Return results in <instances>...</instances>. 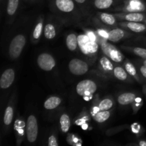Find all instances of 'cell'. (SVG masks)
<instances>
[{"label":"cell","instance_id":"obj_18","mask_svg":"<svg viewBox=\"0 0 146 146\" xmlns=\"http://www.w3.org/2000/svg\"><path fill=\"white\" fill-rule=\"evenodd\" d=\"M14 131L17 145L20 146L22 143L24 135H26V123L21 117H19L15 120L14 124Z\"/></svg>","mask_w":146,"mask_h":146},{"label":"cell","instance_id":"obj_46","mask_svg":"<svg viewBox=\"0 0 146 146\" xmlns=\"http://www.w3.org/2000/svg\"><path fill=\"white\" fill-rule=\"evenodd\" d=\"M1 1H3V0H1Z\"/></svg>","mask_w":146,"mask_h":146},{"label":"cell","instance_id":"obj_4","mask_svg":"<svg viewBox=\"0 0 146 146\" xmlns=\"http://www.w3.org/2000/svg\"><path fill=\"white\" fill-rule=\"evenodd\" d=\"M103 54L111 58L115 64H123L125 56L118 48L110 43L108 40L102 39L98 43Z\"/></svg>","mask_w":146,"mask_h":146},{"label":"cell","instance_id":"obj_42","mask_svg":"<svg viewBox=\"0 0 146 146\" xmlns=\"http://www.w3.org/2000/svg\"><path fill=\"white\" fill-rule=\"evenodd\" d=\"M143 92L144 95H145V98H146V84H145L143 86Z\"/></svg>","mask_w":146,"mask_h":146},{"label":"cell","instance_id":"obj_14","mask_svg":"<svg viewBox=\"0 0 146 146\" xmlns=\"http://www.w3.org/2000/svg\"><path fill=\"white\" fill-rule=\"evenodd\" d=\"M114 66H115V63L104 54H103L98 59V68L100 72L104 75L113 76Z\"/></svg>","mask_w":146,"mask_h":146},{"label":"cell","instance_id":"obj_21","mask_svg":"<svg viewBox=\"0 0 146 146\" xmlns=\"http://www.w3.org/2000/svg\"><path fill=\"white\" fill-rule=\"evenodd\" d=\"M113 76L118 81H125V82H131L133 79L130 76L123 66L115 63L113 71Z\"/></svg>","mask_w":146,"mask_h":146},{"label":"cell","instance_id":"obj_29","mask_svg":"<svg viewBox=\"0 0 146 146\" xmlns=\"http://www.w3.org/2000/svg\"><path fill=\"white\" fill-rule=\"evenodd\" d=\"M121 48L128 52L132 53L140 58L146 59V48L140 46H121Z\"/></svg>","mask_w":146,"mask_h":146},{"label":"cell","instance_id":"obj_33","mask_svg":"<svg viewBox=\"0 0 146 146\" xmlns=\"http://www.w3.org/2000/svg\"><path fill=\"white\" fill-rule=\"evenodd\" d=\"M66 141L69 145L80 146L83 144V141L81 138L76 134H68L66 137Z\"/></svg>","mask_w":146,"mask_h":146},{"label":"cell","instance_id":"obj_25","mask_svg":"<svg viewBox=\"0 0 146 146\" xmlns=\"http://www.w3.org/2000/svg\"><path fill=\"white\" fill-rule=\"evenodd\" d=\"M76 4L79 7L82 12L85 20L89 19L91 16V9H92V1L91 0H74Z\"/></svg>","mask_w":146,"mask_h":146},{"label":"cell","instance_id":"obj_35","mask_svg":"<svg viewBox=\"0 0 146 146\" xmlns=\"http://www.w3.org/2000/svg\"><path fill=\"white\" fill-rule=\"evenodd\" d=\"M131 131L137 136H141L144 133V128L138 123H134L131 125Z\"/></svg>","mask_w":146,"mask_h":146},{"label":"cell","instance_id":"obj_8","mask_svg":"<svg viewBox=\"0 0 146 146\" xmlns=\"http://www.w3.org/2000/svg\"><path fill=\"white\" fill-rule=\"evenodd\" d=\"M68 70L75 76H83L89 71V64L87 61L81 58H72L68 63Z\"/></svg>","mask_w":146,"mask_h":146},{"label":"cell","instance_id":"obj_20","mask_svg":"<svg viewBox=\"0 0 146 146\" xmlns=\"http://www.w3.org/2000/svg\"><path fill=\"white\" fill-rule=\"evenodd\" d=\"M15 79V71L14 68H9L4 70L0 78V87L1 89H8Z\"/></svg>","mask_w":146,"mask_h":146},{"label":"cell","instance_id":"obj_19","mask_svg":"<svg viewBox=\"0 0 146 146\" xmlns=\"http://www.w3.org/2000/svg\"><path fill=\"white\" fill-rule=\"evenodd\" d=\"M44 18L43 15H40L37 18L31 33V40L34 44H37L41 39L42 34H44Z\"/></svg>","mask_w":146,"mask_h":146},{"label":"cell","instance_id":"obj_43","mask_svg":"<svg viewBox=\"0 0 146 146\" xmlns=\"http://www.w3.org/2000/svg\"><path fill=\"white\" fill-rule=\"evenodd\" d=\"M38 1V0H29V1H30V2H32V3L36 2V1Z\"/></svg>","mask_w":146,"mask_h":146},{"label":"cell","instance_id":"obj_37","mask_svg":"<svg viewBox=\"0 0 146 146\" xmlns=\"http://www.w3.org/2000/svg\"><path fill=\"white\" fill-rule=\"evenodd\" d=\"M135 64L136 65L139 73L141 74V75L142 76V77L146 82V66L143 65V64H141V63L138 62L136 61H135Z\"/></svg>","mask_w":146,"mask_h":146},{"label":"cell","instance_id":"obj_17","mask_svg":"<svg viewBox=\"0 0 146 146\" xmlns=\"http://www.w3.org/2000/svg\"><path fill=\"white\" fill-rule=\"evenodd\" d=\"M123 66L125 68V71L129 74L130 76L133 78L137 82L141 84H143L145 82V80L143 79L142 76L141 75V74L138 71L136 65L133 62H131L129 59L125 58L124 61L123 62Z\"/></svg>","mask_w":146,"mask_h":146},{"label":"cell","instance_id":"obj_15","mask_svg":"<svg viewBox=\"0 0 146 146\" xmlns=\"http://www.w3.org/2000/svg\"><path fill=\"white\" fill-rule=\"evenodd\" d=\"M61 22L59 21L58 23ZM56 21H54L51 17H48V20L46 24L44 25V38L47 40H52L56 36L58 32V24Z\"/></svg>","mask_w":146,"mask_h":146},{"label":"cell","instance_id":"obj_38","mask_svg":"<svg viewBox=\"0 0 146 146\" xmlns=\"http://www.w3.org/2000/svg\"><path fill=\"white\" fill-rule=\"evenodd\" d=\"M48 145L49 146H58V142L57 137L55 134H51L48 139Z\"/></svg>","mask_w":146,"mask_h":146},{"label":"cell","instance_id":"obj_44","mask_svg":"<svg viewBox=\"0 0 146 146\" xmlns=\"http://www.w3.org/2000/svg\"><path fill=\"white\" fill-rule=\"evenodd\" d=\"M25 1H29V0H24Z\"/></svg>","mask_w":146,"mask_h":146},{"label":"cell","instance_id":"obj_34","mask_svg":"<svg viewBox=\"0 0 146 146\" xmlns=\"http://www.w3.org/2000/svg\"><path fill=\"white\" fill-rule=\"evenodd\" d=\"M143 106V98L141 96H138L136 97L135 100H134L133 102L131 104V107H132L133 112V114H135L138 113V111L141 109V108Z\"/></svg>","mask_w":146,"mask_h":146},{"label":"cell","instance_id":"obj_36","mask_svg":"<svg viewBox=\"0 0 146 146\" xmlns=\"http://www.w3.org/2000/svg\"><path fill=\"white\" fill-rule=\"evenodd\" d=\"M83 30H84V34H85L86 35L88 36V38H89L91 41L98 43L100 38L99 37H98L97 33L96 32L95 30H92V29H85V28H83Z\"/></svg>","mask_w":146,"mask_h":146},{"label":"cell","instance_id":"obj_7","mask_svg":"<svg viewBox=\"0 0 146 146\" xmlns=\"http://www.w3.org/2000/svg\"><path fill=\"white\" fill-rule=\"evenodd\" d=\"M38 134V125L36 117L34 115H29L26 122V137L29 143H34L36 141Z\"/></svg>","mask_w":146,"mask_h":146},{"label":"cell","instance_id":"obj_24","mask_svg":"<svg viewBox=\"0 0 146 146\" xmlns=\"http://www.w3.org/2000/svg\"><path fill=\"white\" fill-rule=\"evenodd\" d=\"M120 0H93V7L98 10H110L118 4Z\"/></svg>","mask_w":146,"mask_h":146},{"label":"cell","instance_id":"obj_1","mask_svg":"<svg viewBox=\"0 0 146 146\" xmlns=\"http://www.w3.org/2000/svg\"><path fill=\"white\" fill-rule=\"evenodd\" d=\"M49 7L63 24H79L85 20L79 7L74 0H49Z\"/></svg>","mask_w":146,"mask_h":146},{"label":"cell","instance_id":"obj_23","mask_svg":"<svg viewBox=\"0 0 146 146\" xmlns=\"http://www.w3.org/2000/svg\"><path fill=\"white\" fill-rule=\"evenodd\" d=\"M20 1L21 0H7V14L8 17V19L10 22H11L13 19L15 17L18 12L19 8Z\"/></svg>","mask_w":146,"mask_h":146},{"label":"cell","instance_id":"obj_6","mask_svg":"<svg viewBox=\"0 0 146 146\" xmlns=\"http://www.w3.org/2000/svg\"><path fill=\"white\" fill-rule=\"evenodd\" d=\"M27 44V37L25 34L20 33L17 34L11 40L9 46V56L11 59H17L21 56L24 46Z\"/></svg>","mask_w":146,"mask_h":146},{"label":"cell","instance_id":"obj_9","mask_svg":"<svg viewBox=\"0 0 146 146\" xmlns=\"http://www.w3.org/2000/svg\"><path fill=\"white\" fill-rule=\"evenodd\" d=\"M37 65L44 71H51L56 65L55 58L48 53H41L37 57Z\"/></svg>","mask_w":146,"mask_h":146},{"label":"cell","instance_id":"obj_31","mask_svg":"<svg viewBox=\"0 0 146 146\" xmlns=\"http://www.w3.org/2000/svg\"><path fill=\"white\" fill-rule=\"evenodd\" d=\"M115 102L112 97H106L98 101V106L101 111H110L113 108Z\"/></svg>","mask_w":146,"mask_h":146},{"label":"cell","instance_id":"obj_22","mask_svg":"<svg viewBox=\"0 0 146 146\" xmlns=\"http://www.w3.org/2000/svg\"><path fill=\"white\" fill-rule=\"evenodd\" d=\"M90 115L91 114L87 112L86 110H84L74 121L75 125L81 127L84 131H88L91 129V125H89Z\"/></svg>","mask_w":146,"mask_h":146},{"label":"cell","instance_id":"obj_28","mask_svg":"<svg viewBox=\"0 0 146 146\" xmlns=\"http://www.w3.org/2000/svg\"><path fill=\"white\" fill-rule=\"evenodd\" d=\"M62 102V99L59 96H52L47 98L44 104V107L45 109L51 111V110L56 109L61 105Z\"/></svg>","mask_w":146,"mask_h":146},{"label":"cell","instance_id":"obj_39","mask_svg":"<svg viewBox=\"0 0 146 146\" xmlns=\"http://www.w3.org/2000/svg\"><path fill=\"white\" fill-rule=\"evenodd\" d=\"M137 144L139 146H146V141L145 140H140L137 143Z\"/></svg>","mask_w":146,"mask_h":146},{"label":"cell","instance_id":"obj_27","mask_svg":"<svg viewBox=\"0 0 146 146\" xmlns=\"http://www.w3.org/2000/svg\"><path fill=\"white\" fill-rule=\"evenodd\" d=\"M66 44L69 51H76L78 48V35L74 32L67 34L66 38Z\"/></svg>","mask_w":146,"mask_h":146},{"label":"cell","instance_id":"obj_30","mask_svg":"<svg viewBox=\"0 0 146 146\" xmlns=\"http://www.w3.org/2000/svg\"><path fill=\"white\" fill-rule=\"evenodd\" d=\"M71 121L69 115L66 113L61 114L59 119L60 129H61V133H67L70 130V128H71Z\"/></svg>","mask_w":146,"mask_h":146},{"label":"cell","instance_id":"obj_13","mask_svg":"<svg viewBox=\"0 0 146 146\" xmlns=\"http://www.w3.org/2000/svg\"><path fill=\"white\" fill-rule=\"evenodd\" d=\"M95 19L109 28L118 27V20L115 17L114 14L98 11L96 14Z\"/></svg>","mask_w":146,"mask_h":146},{"label":"cell","instance_id":"obj_26","mask_svg":"<svg viewBox=\"0 0 146 146\" xmlns=\"http://www.w3.org/2000/svg\"><path fill=\"white\" fill-rule=\"evenodd\" d=\"M138 96L135 93L133 92H125L121 94L117 98V101L121 106H128L132 104L134 100Z\"/></svg>","mask_w":146,"mask_h":146},{"label":"cell","instance_id":"obj_11","mask_svg":"<svg viewBox=\"0 0 146 146\" xmlns=\"http://www.w3.org/2000/svg\"><path fill=\"white\" fill-rule=\"evenodd\" d=\"M16 104V95L13 94L12 96L10 98L9 101L8 103L7 108H5L3 118V122H4V126L5 130H8L11 124L12 123L13 118H14V108H15Z\"/></svg>","mask_w":146,"mask_h":146},{"label":"cell","instance_id":"obj_40","mask_svg":"<svg viewBox=\"0 0 146 146\" xmlns=\"http://www.w3.org/2000/svg\"><path fill=\"white\" fill-rule=\"evenodd\" d=\"M136 61H138V62L141 63V64H143V65H145L146 66V59H143V58H140V59H137L135 60Z\"/></svg>","mask_w":146,"mask_h":146},{"label":"cell","instance_id":"obj_3","mask_svg":"<svg viewBox=\"0 0 146 146\" xmlns=\"http://www.w3.org/2000/svg\"><path fill=\"white\" fill-rule=\"evenodd\" d=\"M111 11L115 12H146V3L143 0H120Z\"/></svg>","mask_w":146,"mask_h":146},{"label":"cell","instance_id":"obj_41","mask_svg":"<svg viewBox=\"0 0 146 146\" xmlns=\"http://www.w3.org/2000/svg\"><path fill=\"white\" fill-rule=\"evenodd\" d=\"M140 41H141V43H142V44H143V45L146 46V37L141 38V39H140Z\"/></svg>","mask_w":146,"mask_h":146},{"label":"cell","instance_id":"obj_16","mask_svg":"<svg viewBox=\"0 0 146 146\" xmlns=\"http://www.w3.org/2000/svg\"><path fill=\"white\" fill-rule=\"evenodd\" d=\"M132 36L133 34L130 31L121 27H115V28H111L109 30L108 41L112 43H117L122 41L123 39L129 38Z\"/></svg>","mask_w":146,"mask_h":146},{"label":"cell","instance_id":"obj_45","mask_svg":"<svg viewBox=\"0 0 146 146\" xmlns=\"http://www.w3.org/2000/svg\"><path fill=\"white\" fill-rule=\"evenodd\" d=\"M144 23H145V24H146V19H145V22H144Z\"/></svg>","mask_w":146,"mask_h":146},{"label":"cell","instance_id":"obj_2","mask_svg":"<svg viewBox=\"0 0 146 146\" xmlns=\"http://www.w3.org/2000/svg\"><path fill=\"white\" fill-rule=\"evenodd\" d=\"M78 48L80 51L84 54L88 59L93 60L94 61L98 55V49L100 46L98 43L93 41L88 38L87 35L80 34L78 36Z\"/></svg>","mask_w":146,"mask_h":146},{"label":"cell","instance_id":"obj_10","mask_svg":"<svg viewBox=\"0 0 146 146\" xmlns=\"http://www.w3.org/2000/svg\"><path fill=\"white\" fill-rule=\"evenodd\" d=\"M114 15L118 21L145 22L146 12H115Z\"/></svg>","mask_w":146,"mask_h":146},{"label":"cell","instance_id":"obj_32","mask_svg":"<svg viewBox=\"0 0 146 146\" xmlns=\"http://www.w3.org/2000/svg\"><path fill=\"white\" fill-rule=\"evenodd\" d=\"M111 115V110L110 111H100L96 115H94L92 118L98 123H104L109 119Z\"/></svg>","mask_w":146,"mask_h":146},{"label":"cell","instance_id":"obj_12","mask_svg":"<svg viewBox=\"0 0 146 146\" xmlns=\"http://www.w3.org/2000/svg\"><path fill=\"white\" fill-rule=\"evenodd\" d=\"M118 27L135 34H143L146 32V24L143 22L118 21Z\"/></svg>","mask_w":146,"mask_h":146},{"label":"cell","instance_id":"obj_5","mask_svg":"<svg viewBox=\"0 0 146 146\" xmlns=\"http://www.w3.org/2000/svg\"><path fill=\"white\" fill-rule=\"evenodd\" d=\"M98 90V85L92 79H84L79 81L76 86V91L79 96L88 101L92 98L93 95Z\"/></svg>","mask_w":146,"mask_h":146}]
</instances>
